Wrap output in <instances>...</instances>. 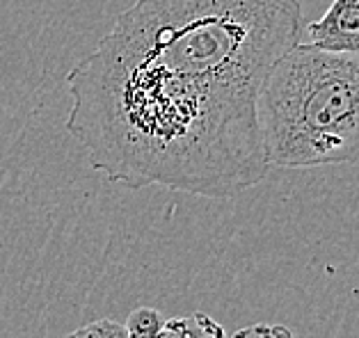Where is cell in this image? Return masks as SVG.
I'll list each match as a JSON object with an SVG mask.
<instances>
[{
	"label": "cell",
	"instance_id": "obj_5",
	"mask_svg": "<svg viewBox=\"0 0 359 338\" xmlns=\"http://www.w3.org/2000/svg\"><path fill=\"white\" fill-rule=\"evenodd\" d=\"M163 327V318L151 307H140L130 311L126 320L128 338H158V332Z\"/></svg>",
	"mask_w": 359,
	"mask_h": 338
},
{
	"label": "cell",
	"instance_id": "obj_4",
	"mask_svg": "<svg viewBox=\"0 0 359 338\" xmlns=\"http://www.w3.org/2000/svg\"><path fill=\"white\" fill-rule=\"evenodd\" d=\"M158 338H226V332L217 320L197 311L192 316L165 320Z\"/></svg>",
	"mask_w": 359,
	"mask_h": 338
},
{
	"label": "cell",
	"instance_id": "obj_3",
	"mask_svg": "<svg viewBox=\"0 0 359 338\" xmlns=\"http://www.w3.org/2000/svg\"><path fill=\"white\" fill-rule=\"evenodd\" d=\"M306 34L323 50L359 55V0H332L327 12L309 23Z\"/></svg>",
	"mask_w": 359,
	"mask_h": 338
},
{
	"label": "cell",
	"instance_id": "obj_7",
	"mask_svg": "<svg viewBox=\"0 0 359 338\" xmlns=\"http://www.w3.org/2000/svg\"><path fill=\"white\" fill-rule=\"evenodd\" d=\"M226 338H297V336L293 334V329L286 327V325H266V323H259V325L243 327L233 336H226Z\"/></svg>",
	"mask_w": 359,
	"mask_h": 338
},
{
	"label": "cell",
	"instance_id": "obj_6",
	"mask_svg": "<svg viewBox=\"0 0 359 338\" xmlns=\"http://www.w3.org/2000/svg\"><path fill=\"white\" fill-rule=\"evenodd\" d=\"M67 338H128V329L126 325L117 323V320L101 318V320H94L90 325L78 327L76 332H72Z\"/></svg>",
	"mask_w": 359,
	"mask_h": 338
},
{
	"label": "cell",
	"instance_id": "obj_2",
	"mask_svg": "<svg viewBox=\"0 0 359 338\" xmlns=\"http://www.w3.org/2000/svg\"><path fill=\"white\" fill-rule=\"evenodd\" d=\"M257 117L268 167L359 160V55L297 41L268 71Z\"/></svg>",
	"mask_w": 359,
	"mask_h": 338
},
{
	"label": "cell",
	"instance_id": "obj_1",
	"mask_svg": "<svg viewBox=\"0 0 359 338\" xmlns=\"http://www.w3.org/2000/svg\"><path fill=\"white\" fill-rule=\"evenodd\" d=\"M297 0H137L67 73V131L126 188L231 199L268 176L257 99Z\"/></svg>",
	"mask_w": 359,
	"mask_h": 338
}]
</instances>
